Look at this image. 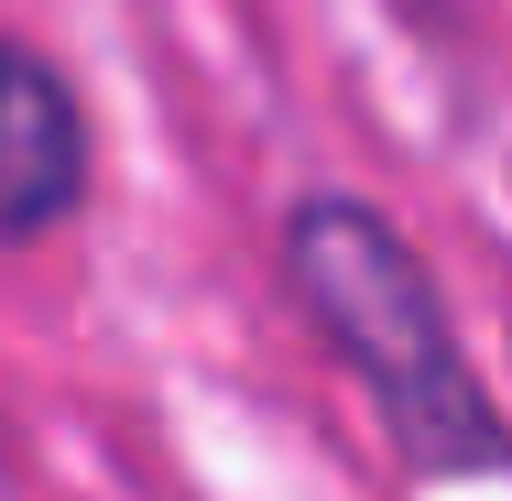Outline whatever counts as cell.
<instances>
[{
	"instance_id": "1",
	"label": "cell",
	"mask_w": 512,
	"mask_h": 501,
	"mask_svg": "<svg viewBox=\"0 0 512 501\" xmlns=\"http://www.w3.org/2000/svg\"><path fill=\"white\" fill-rule=\"evenodd\" d=\"M284 273H295V295H306L316 338L371 382L382 425L404 436V458L425 469V480L502 469L512 458L502 414H491V393H480L458 327H447L436 273L414 262V240L371 197H306L295 218H284Z\"/></svg>"
},
{
	"instance_id": "2",
	"label": "cell",
	"mask_w": 512,
	"mask_h": 501,
	"mask_svg": "<svg viewBox=\"0 0 512 501\" xmlns=\"http://www.w3.org/2000/svg\"><path fill=\"white\" fill-rule=\"evenodd\" d=\"M77 197H88V120L33 44L0 33V240H44Z\"/></svg>"
}]
</instances>
